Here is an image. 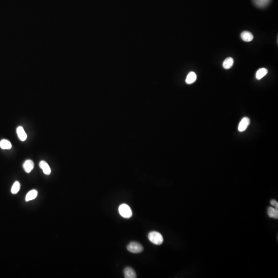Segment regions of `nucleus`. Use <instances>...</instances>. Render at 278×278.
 <instances>
[{
	"instance_id": "nucleus-9",
	"label": "nucleus",
	"mask_w": 278,
	"mask_h": 278,
	"mask_svg": "<svg viewBox=\"0 0 278 278\" xmlns=\"http://www.w3.org/2000/svg\"><path fill=\"white\" fill-rule=\"evenodd\" d=\"M241 37L243 41L246 42H250L253 39V35L251 34V33L248 31L242 32L241 35Z\"/></svg>"
},
{
	"instance_id": "nucleus-7",
	"label": "nucleus",
	"mask_w": 278,
	"mask_h": 278,
	"mask_svg": "<svg viewBox=\"0 0 278 278\" xmlns=\"http://www.w3.org/2000/svg\"><path fill=\"white\" fill-rule=\"evenodd\" d=\"M124 276L126 278H136V273L131 267H126L124 269Z\"/></svg>"
},
{
	"instance_id": "nucleus-5",
	"label": "nucleus",
	"mask_w": 278,
	"mask_h": 278,
	"mask_svg": "<svg viewBox=\"0 0 278 278\" xmlns=\"http://www.w3.org/2000/svg\"><path fill=\"white\" fill-rule=\"evenodd\" d=\"M23 167L25 172L30 173L34 168V162L31 160H27L23 164Z\"/></svg>"
},
{
	"instance_id": "nucleus-17",
	"label": "nucleus",
	"mask_w": 278,
	"mask_h": 278,
	"mask_svg": "<svg viewBox=\"0 0 278 278\" xmlns=\"http://www.w3.org/2000/svg\"><path fill=\"white\" fill-rule=\"evenodd\" d=\"M270 204H271V205L275 207V209L278 210V203L276 200H271V201H270Z\"/></svg>"
},
{
	"instance_id": "nucleus-10",
	"label": "nucleus",
	"mask_w": 278,
	"mask_h": 278,
	"mask_svg": "<svg viewBox=\"0 0 278 278\" xmlns=\"http://www.w3.org/2000/svg\"><path fill=\"white\" fill-rule=\"evenodd\" d=\"M197 79V75L194 72H191L189 73L188 76L186 77V83L188 84H192L194 83L196 81Z\"/></svg>"
},
{
	"instance_id": "nucleus-1",
	"label": "nucleus",
	"mask_w": 278,
	"mask_h": 278,
	"mask_svg": "<svg viewBox=\"0 0 278 278\" xmlns=\"http://www.w3.org/2000/svg\"><path fill=\"white\" fill-rule=\"evenodd\" d=\"M148 237L150 242L154 244L160 245L163 243V237L159 232L157 231L149 232Z\"/></svg>"
},
{
	"instance_id": "nucleus-11",
	"label": "nucleus",
	"mask_w": 278,
	"mask_h": 278,
	"mask_svg": "<svg viewBox=\"0 0 278 278\" xmlns=\"http://www.w3.org/2000/svg\"><path fill=\"white\" fill-rule=\"evenodd\" d=\"M268 215L270 218L278 219V210L273 207H269L268 209Z\"/></svg>"
},
{
	"instance_id": "nucleus-2",
	"label": "nucleus",
	"mask_w": 278,
	"mask_h": 278,
	"mask_svg": "<svg viewBox=\"0 0 278 278\" xmlns=\"http://www.w3.org/2000/svg\"><path fill=\"white\" fill-rule=\"evenodd\" d=\"M119 212L120 214L124 218H130L133 215L131 209L129 205L126 204H122L120 205L119 208Z\"/></svg>"
},
{
	"instance_id": "nucleus-3",
	"label": "nucleus",
	"mask_w": 278,
	"mask_h": 278,
	"mask_svg": "<svg viewBox=\"0 0 278 278\" xmlns=\"http://www.w3.org/2000/svg\"><path fill=\"white\" fill-rule=\"evenodd\" d=\"M128 250L133 253H139L143 251V247L137 242H131L127 247Z\"/></svg>"
},
{
	"instance_id": "nucleus-4",
	"label": "nucleus",
	"mask_w": 278,
	"mask_h": 278,
	"mask_svg": "<svg viewBox=\"0 0 278 278\" xmlns=\"http://www.w3.org/2000/svg\"><path fill=\"white\" fill-rule=\"evenodd\" d=\"M250 120L248 117H244L239 123L238 130L240 132H243L246 130L249 125Z\"/></svg>"
},
{
	"instance_id": "nucleus-15",
	"label": "nucleus",
	"mask_w": 278,
	"mask_h": 278,
	"mask_svg": "<svg viewBox=\"0 0 278 278\" xmlns=\"http://www.w3.org/2000/svg\"><path fill=\"white\" fill-rule=\"evenodd\" d=\"M0 147L3 149H10L11 148L12 145L9 141L4 139L0 142Z\"/></svg>"
},
{
	"instance_id": "nucleus-13",
	"label": "nucleus",
	"mask_w": 278,
	"mask_h": 278,
	"mask_svg": "<svg viewBox=\"0 0 278 278\" xmlns=\"http://www.w3.org/2000/svg\"><path fill=\"white\" fill-rule=\"evenodd\" d=\"M234 63L233 59L231 57H228L225 59L223 62V67L225 69H229L232 67Z\"/></svg>"
},
{
	"instance_id": "nucleus-8",
	"label": "nucleus",
	"mask_w": 278,
	"mask_h": 278,
	"mask_svg": "<svg viewBox=\"0 0 278 278\" xmlns=\"http://www.w3.org/2000/svg\"><path fill=\"white\" fill-rule=\"evenodd\" d=\"M17 133L20 140L22 141H24L27 139V133H25L23 128L22 126H19L17 129Z\"/></svg>"
},
{
	"instance_id": "nucleus-6",
	"label": "nucleus",
	"mask_w": 278,
	"mask_h": 278,
	"mask_svg": "<svg viewBox=\"0 0 278 278\" xmlns=\"http://www.w3.org/2000/svg\"><path fill=\"white\" fill-rule=\"evenodd\" d=\"M39 167L42 170L43 172L46 175H49L51 173L50 166L45 161H41L39 163Z\"/></svg>"
},
{
	"instance_id": "nucleus-14",
	"label": "nucleus",
	"mask_w": 278,
	"mask_h": 278,
	"mask_svg": "<svg viewBox=\"0 0 278 278\" xmlns=\"http://www.w3.org/2000/svg\"><path fill=\"white\" fill-rule=\"evenodd\" d=\"M267 70L265 69V68H261V69H259L258 71H257L256 75H255L256 78H257V80H261L264 76H265L267 74Z\"/></svg>"
},
{
	"instance_id": "nucleus-12",
	"label": "nucleus",
	"mask_w": 278,
	"mask_h": 278,
	"mask_svg": "<svg viewBox=\"0 0 278 278\" xmlns=\"http://www.w3.org/2000/svg\"><path fill=\"white\" fill-rule=\"evenodd\" d=\"M37 195L38 192L36 190H32L27 194L26 197H25V200L27 201H29L30 200H33L36 198V197L37 196Z\"/></svg>"
},
{
	"instance_id": "nucleus-16",
	"label": "nucleus",
	"mask_w": 278,
	"mask_h": 278,
	"mask_svg": "<svg viewBox=\"0 0 278 278\" xmlns=\"http://www.w3.org/2000/svg\"><path fill=\"white\" fill-rule=\"evenodd\" d=\"M20 188V184L18 181H16L13 184L11 192L13 194H16L19 191Z\"/></svg>"
}]
</instances>
